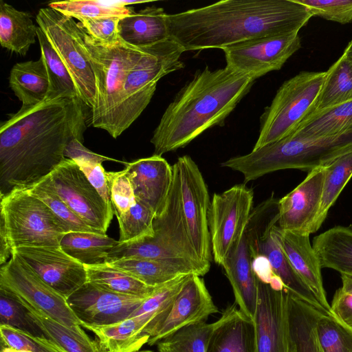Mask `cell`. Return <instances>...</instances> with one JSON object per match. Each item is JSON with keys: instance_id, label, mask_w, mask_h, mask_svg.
Segmentation results:
<instances>
[{"instance_id": "obj_1", "label": "cell", "mask_w": 352, "mask_h": 352, "mask_svg": "<svg viewBox=\"0 0 352 352\" xmlns=\"http://www.w3.org/2000/svg\"><path fill=\"white\" fill-rule=\"evenodd\" d=\"M84 104L79 98L46 100L1 122L0 198L36 184L65 159L72 140L83 142Z\"/></svg>"}, {"instance_id": "obj_2", "label": "cell", "mask_w": 352, "mask_h": 352, "mask_svg": "<svg viewBox=\"0 0 352 352\" xmlns=\"http://www.w3.org/2000/svg\"><path fill=\"white\" fill-rule=\"evenodd\" d=\"M313 16L296 0H223L167 14L169 38L184 52L298 32Z\"/></svg>"}, {"instance_id": "obj_3", "label": "cell", "mask_w": 352, "mask_h": 352, "mask_svg": "<svg viewBox=\"0 0 352 352\" xmlns=\"http://www.w3.org/2000/svg\"><path fill=\"white\" fill-rule=\"evenodd\" d=\"M254 80L226 66L198 70L163 113L151 140L153 155L183 148L207 129L221 126Z\"/></svg>"}, {"instance_id": "obj_4", "label": "cell", "mask_w": 352, "mask_h": 352, "mask_svg": "<svg viewBox=\"0 0 352 352\" xmlns=\"http://www.w3.org/2000/svg\"><path fill=\"white\" fill-rule=\"evenodd\" d=\"M80 27L94 72L98 92L97 108L91 113V124L117 138L126 129L124 91L126 78L145 52L146 47H133L120 38L115 44H104Z\"/></svg>"}, {"instance_id": "obj_5", "label": "cell", "mask_w": 352, "mask_h": 352, "mask_svg": "<svg viewBox=\"0 0 352 352\" xmlns=\"http://www.w3.org/2000/svg\"><path fill=\"white\" fill-rule=\"evenodd\" d=\"M173 170L166 206L153 221L154 236L133 243H119L108 254L105 263L122 258L150 259L183 266L200 276L208 272L210 262L199 257L189 236L181 206L178 174L173 166Z\"/></svg>"}, {"instance_id": "obj_6", "label": "cell", "mask_w": 352, "mask_h": 352, "mask_svg": "<svg viewBox=\"0 0 352 352\" xmlns=\"http://www.w3.org/2000/svg\"><path fill=\"white\" fill-rule=\"evenodd\" d=\"M352 151V127L337 135L313 140L290 134L236 159L238 170L248 182L270 173L298 169L307 173L327 166Z\"/></svg>"}, {"instance_id": "obj_7", "label": "cell", "mask_w": 352, "mask_h": 352, "mask_svg": "<svg viewBox=\"0 0 352 352\" xmlns=\"http://www.w3.org/2000/svg\"><path fill=\"white\" fill-rule=\"evenodd\" d=\"M325 74L300 72L282 84L260 118L259 135L252 150L288 136L313 113Z\"/></svg>"}, {"instance_id": "obj_8", "label": "cell", "mask_w": 352, "mask_h": 352, "mask_svg": "<svg viewBox=\"0 0 352 352\" xmlns=\"http://www.w3.org/2000/svg\"><path fill=\"white\" fill-rule=\"evenodd\" d=\"M0 199V217L12 249L60 246L69 232L50 208L27 189L15 190Z\"/></svg>"}, {"instance_id": "obj_9", "label": "cell", "mask_w": 352, "mask_h": 352, "mask_svg": "<svg viewBox=\"0 0 352 352\" xmlns=\"http://www.w3.org/2000/svg\"><path fill=\"white\" fill-rule=\"evenodd\" d=\"M278 199L271 196L253 209L245 233L252 258L264 256L285 289L325 314L313 292L295 272L278 239Z\"/></svg>"}, {"instance_id": "obj_10", "label": "cell", "mask_w": 352, "mask_h": 352, "mask_svg": "<svg viewBox=\"0 0 352 352\" xmlns=\"http://www.w3.org/2000/svg\"><path fill=\"white\" fill-rule=\"evenodd\" d=\"M36 21L68 69L80 99L94 112L98 102L96 77L78 23L48 6L38 10Z\"/></svg>"}, {"instance_id": "obj_11", "label": "cell", "mask_w": 352, "mask_h": 352, "mask_svg": "<svg viewBox=\"0 0 352 352\" xmlns=\"http://www.w3.org/2000/svg\"><path fill=\"white\" fill-rule=\"evenodd\" d=\"M184 50L170 38L146 47L145 52L130 69L124 83L126 129L150 102L158 80L185 67L180 60Z\"/></svg>"}, {"instance_id": "obj_12", "label": "cell", "mask_w": 352, "mask_h": 352, "mask_svg": "<svg viewBox=\"0 0 352 352\" xmlns=\"http://www.w3.org/2000/svg\"><path fill=\"white\" fill-rule=\"evenodd\" d=\"M254 192L245 184L214 193L208 211L211 252L222 266L240 242L252 211Z\"/></svg>"}, {"instance_id": "obj_13", "label": "cell", "mask_w": 352, "mask_h": 352, "mask_svg": "<svg viewBox=\"0 0 352 352\" xmlns=\"http://www.w3.org/2000/svg\"><path fill=\"white\" fill-rule=\"evenodd\" d=\"M0 287L52 319L69 327H82L67 298L44 282L22 259L12 254L0 268Z\"/></svg>"}, {"instance_id": "obj_14", "label": "cell", "mask_w": 352, "mask_h": 352, "mask_svg": "<svg viewBox=\"0 0 352 352\" xmlns=\"http://www.w3.org/2000/svg\"><path fill=\"white\" fill-rule=\"evenodd\" d=\"M59 197L91 228L106 234L114 214L79 166L65 158L48 176Z\"/></svg>"}, {"instance_id": "obj_15", "label": "cell", "mask_w": 352, "mask_h": 352, "mask_svg": "<svg viewBox=\"0 0 352 352\" xmlns=\"http://www.w3.org/2000/svg\"><path fill=\"white\" fill-rule=\"evenodd\" d=\"M173 166L178 174L181 206L191 242L199 257L210 262V201L207 185L198 166L190 156L179 157Z\"/></svg>"}, {"instance_id": "obj_16", "label": "cell", "mask_w": 352, "mask_h": 352, "mask_svg": "<svg viewBox=\"0 0 352 352\" xmlns=\"http://www.w3.org/2000/svg\"><path fill=\"white\" fill-rule=\"evenodd\" d=\"M301 47L298 32L254 38L226 46V67L255 80L279 70Z\"/></svg>"}, {"instance_id": "obj_17", "label": "cell", "mask_w": 352, "mask_h": 352, "mask_svg": "<svg viewBox=\"0 0 352 352\" xmlns=\"http://www.w3.org/2000/svg\"><path fill=\"white\" fill-rule=\"evenodd\" d=\"M218 311L201 276L190 274L166 313L144 329L149 336L147 344H155L184 327L206 321Z\"/></svg>"}, {"instance_id": "obj_18", "label": "cell", "mask_w": 352, "mask_h": 352, "mask_svg": "<svg viewBox=\"0 0 352 352\" xmlns=\"http://www.w3.org/2000/svg\"><path fill=\"white\" fill-rule=\"evenodd\" d=\"M12 254L65 298L87 282L85 265L60 246L20 247L13 248Z\"/></svg>"}, {"instance_id": "obj_19", "label": "cell", "mask_w": 352, "mask_h": 352, "mask_svg": "<svg viewBox=\"0 0 352 352\" xmlns=\"http://www.w3.org/2000/svg\"><path fill=\"white\" fill-rule=\"evenodd\" d=\"M253 322L256 352H288L287 290L257 277Z\"/></svg>"}, {"instance_id": "obj_20", "label": "cell", "mask_w": 352, "mask_h": 352, "mask_svg": "<svg viewBox=\"0 0 352 352\" xmlns=\"http://www.w3.org/2000/svg\"><path fill=\"white\" fill-rule=\"evenodd\" d=\"M144 300L114 293L89 282L67 298L82 327L111 324L126 319Z\"/></svg>"}, {"instance_id": "obj_21", "label": "cell", "mask_w": 352, "mask_h": 352, "mask_svg": "<svg viewBox=\"0 0 352 352\" xmlns=\"http://www.w3.org/2000/svg\"><path fill=\"white\" fill-rule=\"evenodd\" d=\"M325 166L309 172L295 188L278 199V227L285 231L311 234L316 232Z\"/></svg>"}, {"instance_id": "obj_22", "label": "cell", "mask_w": 352, "mask_h": 352, "mask_svg": "<svg viewBox=\"0 0 352 352\" xmlns=\"http://www.w3.org/2000/svg\"><path fill=\"white\" fill-rule=\"evenodd\" d=\"M136 201L151 209L155 217L164 210L172 187L173 170L162 156L153 155L126 163L124 168Z\"/></svg>"}, {"instance_id": "obj_23", "label": "cell", "mask_w": 352, "mask_h": 352, "mask_svg": "<svg viewBox=\"0 0 352 352\" xmlns=\"http://www.w3.org/2000/svg\"><path fill=\"white\" fill-rule=\"evenodd\" d=\"M279 228V227H278ZM284 254L304 283L316 297L325 314H331L327 299L318 257L310 243L309 234L278 228Z\"/></svg>"}, {"instance_id": "obj_24", "label": "cell", "mask_w": 352, "mask_h": 352, "mask_svg": "<svg viewBox=\"0 0 352 352\" xmlns=\"http://www.w3.org/2000/svg\"><path fill=\"white\" fill-rule=\"evenodd\" d=\"M252 261L248 241L244 232L236 249L221 266L232 286L235 304L241 312L252 320L254 317L258 299L257 276Z\"/></svg>"}, {"instance_id": "obj_25", "label": "cell", "mask_w": 352, "mask_h": 352, "mask_svg": "<svg viewBox=\"0 0 352 352\" xmlns=\"http://www.w3.org/2000/svg\"><path fill=\"white\" fill-rule=\"evenodd\" d=\"M206 352H256L253 320L236 304L227 307L215 321Z\"/></svg>"}, {"instance_id": "obj_26", "label": "cell", "mask_w": 352, "mask_h": 352, "mask_svg": "<svg viewBox=\"0 0 352 352\" xmlns=\"http://www.w3.org/2000/svg\"><path fill=\"white\" fill-rule=\"evenodd\" d=\"M119 38L136 47L151 45L169 38L167 14L162 8L148 6L121 18L118 25Z\"/></svg>"}, {"instance_id": "obj_27", "label": "cell", "mask_w": 352, "mask_h": 352, "mask_svg": "<svg viewBox=\"0 0 352 352\" xmlns=\"http://www.w3.org/2000/svg\"><path fill=\"white\" fill-rule=\"evenodd\" d=\"M152 320L151 316H140L111 324L83 327L94 333L101 352H135L148 342L149 336L143 331Z\"/></svg>"}, {"instance_id": "obj_28", "label": "cell", "mask_w": 352, "mask_h": 352, "mask_svg": "<svg viewBox=\"0 0 352 352\" xmlns=\"http://www.w3.org/2000/svg\"><path fill=\"white\" fill-rule=\"evenodd\" d=\"M288 352H322L316 324L322 314L287 291Z\"/></svg>"}, {"instance_id": "obj_29", "label": "cell", "mask_w": 352, "mask_h": 352, "mask_svg": "<svg viewBox=\"0 0 352 352\" xmlns=\"http://www.w3.org/2000/svg\"><path fill=\"white\" fill-rule=\"evenodd\" d=\"M9 86L22 102L21 109L46 101L50 81L43 58L15 64L10 72Z\"/></svg>"}, {"instance_id": "obj_30", "label": "cell", "mask_w": 352, "mask_h": 352, "mask_svg": "<svg viewBox=\"0 0 352 352\" xmlns=\"http://www.w3.org/2000/svg\"><path fill=\"white\" fill-rule=\"evenodd\" d=\"M312 246L322 268L352 276V225L328 229L314 238Z\"/></svg>"}, {"instance_id": "obj_31", "label": "cell", "mask_w": 352, "mask_h": 352, "mask_svg": "<svg viewBox=\"0 0 352 352\" xmlns=\"http://www.w3.org/2000/svg\"><path fill=\"white\" fill-rule=\"evenodd\" d=\"M37 29L29 12L0 1V43L3 47L25 56L35 43Z\"/></svg>"}, {"instance_id": "obj_32", "label": "cell", "mask_w": 352, "mask_h": 352, "mask_svg": "<svg viewBox=\"0 0 352 352\" xmlns=\"http://www.w3.org/2000/svg\"><path fill=\"white\" fill-rule=\"evenodd\" d=\"M21 301L41 329L44 337L63 352H101L97 342L86 334L81 326L67 327L30 307L21 300Z\"/></svg>"}, {"instance_id": "obj_33", "label": "cell", "mask_w": 352, "mask_h": 352, "mask_svg": "<svg viewBox=\"0 0 352 352\" xmlns=\"http://www.w3.org/2000/svg\"><path fill=\"white\" fill-rule=\"evenodd\" d=\"M351 127L352 100L311 113L291 134L313 140L335 135Z\"/></svg>"}, {"instance_id": "obj_34", "label": "cell", "mask_w": 352, "mask_h": 352, "mask_svg": "<svg viewBox=\"0 0 352 352\" xmlns=\"http://www.w3.org/2000/svg\"><path fill=\"white\" fill-rule=\"evenodd\" d=\"M118 244L106 234L69 232L62 238L60 247L82 265H94L105 263L108 254Z\"/></svg>"}, {"instance_id": "obj_35", "label": "cell", "mask_w": 352, "mask_h": 352, "mask_svg": "<svg viewBox=\"0 0 352 352\" xmlns=\"http://www.w3.org/2000/svg\"><path fill=\"white\" fill-rule=\"evenodd\" d=\"M352 100V61L342 54L326 71L313 113Z\"/></svg>"}, {"instance_id": "obj_36", "label": "cell", "mask_w": 352, "mask_h": 352, "mask_svg": "<svg viewBox=\"0 0 352 352\" xmlns=\"http://www.w3.org/2000/svg\"><path fill=\"white\" fill-rule=\"evenodd\" d=\"M107 263L125 272L146 285L154 287L183 275L195 274L183 266L155 260L122 258Z\"/></svg>"}, {"instance_id": "obj_37", "label": "cell", "mask_w": 352, "mask_h": 352, "mask_svg": "<svg viewBox=\"0 0 352 352\" xmlns=\"http://www.w3.org/2000/svg\"><path fill=\"white\" fill-rule=\"evenodd\" d=\"M85 267L87 282L114 293L146 298L156 287L146 285L107 263L85 265Z\"/></svg>"}, {"instance_id": "obj_38", "label": "cell", "mask_w": 352, "mask_h": 352, "mask_svg": "<svg viewBox=\"0 0 352 352\" xmlns=\"http://www.w3.org/2000/svg\"><path fill=\"white\" fill-rule=\"evenodd\" d=\"M145 2L148 1L72 0L53 1L48 4V7L80 21L103 16L123 18L135 12L131 6Z\"/></svg>"}, {"instance_id": "obj_39", "label": "cell", "mask_w": 352, "mask_h": 352, "mask_svg": "<svg viewBox=\"0 0 352 352\" xmlns=\"http://www.w3.org/2000/svg\"><path fill=\"white\" fill-rule=\"evenodd\" d=\"M37 38L41 47V57L45 65L50 81V89L46 100L63 98H79L76 86L68 69L44 32L38 26Z\"/></svg>"}, {"instance_id": "obj_40", "label": "cell", "mask_w": 352, "mask_h": 352, "mask_svg": "<svg viewBox=\"0 0 352 352\" xmlns=\"http://www.w3.org/2000/svg\"><path fill=\"white\" fill-rule=\"evenodd\" d=\"M352 177V151L347 153L325 166L321 204L316 223L318 231L328 212Z\"/></svg>"}, {"instance_id": "obj_41", "label": "cell", "mask_w": 352, "mask_h": 352, "mask_svg": "<svg viewBox=\"0 0 352 352\" xmlns=\"http://www.w3.org/2000/svg\"><path fill=\"white\" fill-rule=\"evenodd\" d=\"M214 326L205 321L184 327L159 341L158 352H206Z\"/></svg>"}, {"instance_id": "obj_42", "label": "cell", "mask_w": 352, "mask_h": 352, "mask_svg": "<svg viewBox=\"0 0 352 352\" xmlns=\"http://www.w3.org/2000/svg\"><path fill=\"white\" fill-rule=\"evenodd\" d=\"M27 190L30 193L40 199L50 208L65 225L69 232H82L103 234L89 226L70 209L57 195L48 177Z\"/></svg>"}, {"instance_id": "obj_43", "label": "cell", "mask_w": 352, "mask_h": 352, "mask_svg": "<svg viewBox=\"0 0 352 352\" xmlns=\"http://www.w3.org/2000/svg\"><path fill=\"white\" fill-rule=\"evenodd\" d=\"M322 352H352V328L333 314H321L316 324Z\"/></svg>"}, {"instance_id": "obj_44", "label": "cell", "mask_w": 352, "mask_h": 352, "mask_svg": "<svg viewBox=\"0 0 352 352\" xmlns=\"http://www.w3.org/2000/svg\"><path fill=\"white\" fill-rule=\"evenodd\" d=\"M154 212L144 204L136 203L122 216L118 218L120 243L142 241L154 236Z\"/></svg>"}, {"instance_id": "obj_45", "label": "cell", "mask_w": 352, "mask_h": 352, "mask_svg": "<svg viewBox=\"0 0 352 352\" xmlns=\"http://www.w3.org/2000/svg\"><path fill=\"white\" fill-rule=\"evenodd\" d=\"M0 326H8L34 336L44 337L29 311L13 293L0 287Z\"/></svg>"}, {"instance_id": "obj_46", "label": "cell", "mask_w": 352, "mask_h": 352, "mask_svg": "<svg viewBox=\"0 0 352 352\" xmlns=\"http://www.w3.org/2000/svg\"><path fill=\"white\" fill-rule=\"evenodd\" d=\"M189 275H183L155 287L154 292L144 298L139 307L129 317L148 316L155 320L166 313ZM151 320V321H152Z\"/></svg>"}, {"instance_id": "obj_47", "label": "cell", "mask_w": 352, "mask_h": 352, "mask_svg": "<svg viewBox=\"0 0 352 352\" xmlns=\"http://www.w3.org/2000/svg\"><path fill=\"white\" fill-rule=\"evenodd\" d=\"M1 346L29 352H63L45 337L34 336L20 330L0 326Z\"/></svg>"}, {"instance_id": "obj_48", "label": "cell", "mask_w": 352, "mask_h": 352, "mask_svg": "<svg viewBox=\"0 0 352 352\" xmlns=\"http://www.w3.org/2000/svg\"><path fill=\"white\" fill-rule=\"evenodd\" d=\"M112 208L117 219L124 214L135 203L136 199L129 176L124 169L120 171H106Z\"/></svg>"}, {"instance_id": "obj_49", "label": "cell", "mask_w": 352, "mask_h": 352, "mask_svg": "<svg viewBox=\"0 0 352 352\" xmlns=\"http://www.w3.org/2000/svg\"><path fill=\"white\" fill-rule=\"evenodd\" d=\"M304 5L313 16L342 24L352 22V0H296Z\"/></svg>"}, {"instance_id": "obj_50", "label": "cell", "mask_w": 352, "mask_h": 352, "mask_svg": "<svg viewBox=\"0 0 352 352\" xmlns=\"http://www.w3.org/2000/svg\"><path fill=\"white\" fill-rule=\"evenodd\" d=\"M121 18L103 16L85 19L78 23L89 36L107 45H113L120 41L118 32V22Z\"/></svg>"}, {"instance_id": "obj_51", "label": "cell", "mask_w": 352, "mask_h": 352, "mask_svg": "<svg viewBox=\"0 0 352 352\" xmlns=\"http://www.w3.org/2000/svg\"><path fill=\"white\" fill-rule=\"evenodd\" d=\"M342 286L335 292L331 313L352 328V276L341 274Z\"/></svg>"}, {"instance_id": "obj_52", "label": "cell", "mask_w": 352, "mask_h": 352, "mask_svg": "<svg viewBox=\"0 0 352 352\" xmlns=\"http://www.w3.org/2000/svg\"><path fill=\"white\" fill-rule=\"evenodd\" d=\"M74 162L79 166L87 177L89 182L98 192L104 201L112 208L106 170L102 166V164L85 160H77Z\"/></svg>"}, {"instance_id": "obj_53", "label": "cell", "mask_w": 352, "mask_h": 352, "mask_svg": "<svg viewBox=\"0 0 352 352\" xmlns=\"http://www.w3.org/2000/svg\"><path fill=\"white\" fill-rule=\"evenodd\" d=\"M64 156L65 158L71 159L74 161H93L101 164L106 160H113L107 157L91 152L83 146L82 142L76 139L72 140L67 144L64 152Z\"/></svg>"}, {"instance_id": "obj_54", "label": "cell", "mask_w": 352, "mask_h": 352, "mask_svg": "<svg viewBox=\"0 0 352 352\" xmlns=\"http://www.w3.org/2000/svg\"><path fill=\"white\" fill-rule=\"evenodd\" d=\"M12 256L8 232L3 219L0 217V265L6 263Z\"/></svg>"}, {"instance_id": "obj_55", "label": "cell", "mask_w": 352, "mask_h": 352, "mask_svg": "<svg viewBox=\"0 0 352 352\" xmlns=\"http://www.w3.org/2000/svg\"><path fill=\"white\" fill-rule=\"evenodd\" d=\"M343 54L352 61V40L349 43Z\"/></svg>"}, {"instance_id": "obj_56", "label": "cell", "mask_w": 352, "mask_h": 352, "mask_svg": "<svg viewBox=\"0 0 352 352\" xmlns=\"http://www.w3.org/2000/svg\"><path fill=\"white\" fill-rule=\"evenodd\" d=\"M1 352H29L23 350H17L5 346H1Z\"/></svg>"}, {"instance_id": "obj_57", "label": "cell", "mask_w": 352, "mask_h": 352, "mask_svg": "<svg viewBox=\"0 0 352 352\" xmlns=\"http://www.w3.org/2000/svg\"><path fill=\"white\" fill-rule=\"evenodd\" d=\"M135 352H153V351H150V350H145V351H135Z\"/></svg>"}]
</instances>
